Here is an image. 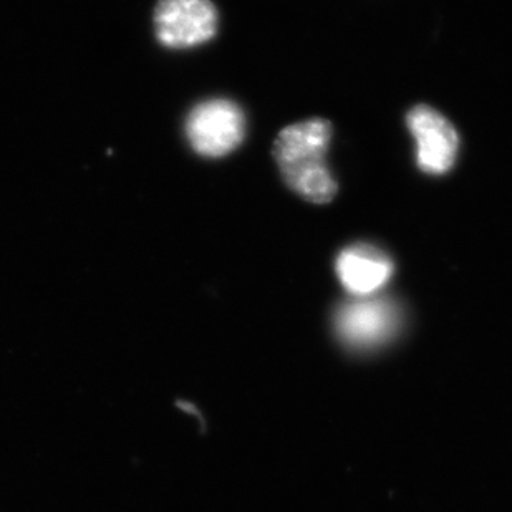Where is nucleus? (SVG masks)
<instances>
[{
	"label": "nucleus",
	"instance_id": "nucleus-1",
	"mask_svg": "<svg viewBox=\"0 0 512 512\" xmlns=\"http://www.w3.org/2000/svg\"><path fill=\"white\" fill-rule=\"evenodd\" d=\"M330 136L329 121L312 118L287 126L274 143V156L285 183L310 203H330L339 188L325 161Z\"/></svg>",
	"mask_w": 512,
	"mask_h": 512
},
{
	"label": "nucleus",
	"instance_id": "nucleus-2",
	"mask_svg": "<svg viewBox=\"0 0 512 512\" xmlns=\"http://www.w3.org/2000/svg\"><path fill=\"white\" fill-rule=\"evenodd\" d=\"M189 145L198 155L223 158L246 136V116L236 103L216 98L199 103L186 120Z\"/></svg>",
	"mask_w": 512,
	"mask_h": 512
},
{
	"label": "nucleus",
	"instance_id": "nucleus-3",
	"mask_svg": "<svg viewBox=\"0 0 512 512\" xmlns=\"http://www.w3.org/2000/svg\"><path fill=\"white\" fill-rule=\"evenodd\" d=\"M218 20L211 0H160L155 10L156 37L168 49H191L213 39Z\"/></svg>",
	"mask_w": 512,
	"mask_h": 512
},
{
	"label": "nucleus",
	"instance_id": "nucleus-4",
	"mask_svg": "<svg viewBox=\"0 0 512 512\" xmlns=\"http://www.w3.org/2000/svg\"><path fill=\"white\" fill-rule=\"evenodd\" d=\"M400 322L397 305L378 297H355L340 307L335 327L340 339L355 348H370L392 339Z\"/></svg>",
	"mask_w": 512,
	"mask_h": 512
},
{
	"label": "nucleus",
	"instance_id": "nucleus-5",
	"mask_svg": "<svg viewBox=\"0 0 512 512\" xmlns=\"http://www.w3.org/2000/svg\"><path fill=\"white\" fill-rule=\"evenodd\" d=\"M406 123L416 141V163L428 174H445L458 158L459 138L450 120L428 105L413 108Z\"/></svg>",
	"mask_w": 512,
	"mask_h": 512
},
{
	"label": "nucleus",
	"instance_id": "nucleus-6",
	"mask_svg": "<svg viewBox=\"0 0 512 512\" xmlns=\"http://www.w3.org/2000/svg\"><path fill=\"white\" fill-rule=\"evenodd\" d=\"M340 284L355 297H370L392 279L393 261L372 244L345 247L335 261Z\"/></svg>",
	"mask_w": 512,
	"mask_h": 512
}]
</instances>
